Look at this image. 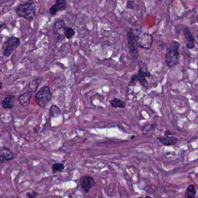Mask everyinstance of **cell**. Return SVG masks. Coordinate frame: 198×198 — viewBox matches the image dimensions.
I'll list each match as a JSON object with an SVG mask.
<instances>
[{
	"label": "cell",
	"instance_id": "6da1fadb",
	"mask_svg": "<svg viewBox=\"0 0 198 198\" xmlns=\"http://www.w3.org/2000/svg\"><path fill=\"white\" fill-rule=\"evenodd\" d=\"M15 12L19 17L33 20L36 14V6L33 2L21 4L16 8Z\"/></svg>",
	"mask_w": 198,
	"mask_h": 198
},
{
	"label": "cell",
	"instance_id": "7a4b0ae2",
	"mask_svg": "<svg viewBox=\"0 0 198 198\" xmlns=\"http://www.w3.org/2000/svg\"><path fill=\"white\" fill-rule=\"evenodd\" d=\"M35 100L40 107H45L53 98V94L50 88L45 86L40 88L34 95Z\"/></svg>",
	"mask_w": 198,
	"mask_h": 198
},
{
	"label": "cell",
	"instance_id": "3957f363",
	"mask_svg": "<svg viewBox=\"0 0 198 198\" xmlns=\"http://www.w3.org/2000/svg\"><path fill=\"white\" fill-rule=\"evenodd\" d=\"M179 44L177 41H174L170 45V47L167 49L165 61L170 68L173 67L179 62Z\"/></svg>",
	"mask_w": 198,
	"mask_h": 198
},
{
	"label": "cell",
	"instance_id": "277c9868",
	"mask_svg": "<svg viewBox=\"0 0 198 198\" xmlns=\"http://www.w3.org/2000/svg\"><path fill=\"white\" fill-rule=\"evenodd\" d=\"M67 26L63 19H58L53 23V36L56 41L61 42L65 39V31Z\"/></svg>",
	"mask_w": 198,
	"mask_h": 198
},
{
	"label": "cell",
	"instance_id": "5b68a950",
	"mask_svg": "<svg viewBox=\"0 0 198 198\" xmlns=\"http://www.w3.org/2000/svg\"><path fill=\"white\" fill-rule=\"evenodd\" d=\"M127 37L131 55L133 58H137L138 56V38L132 30L127 33Z\"/></svg>",
	"mask_w": 198,
	"mask_h": 198
},
{
	"label": "cell",
	"instance_id": "8992f818",
	"mask_svg": "<svg viewBox=\"0 0 198 198\" xmlns=\"http://www.w3.org/2000/svg\"><path fill=\"white\" fill-rule=\"evenodd\" d=\"M5 48L3 52V56L8 57L20 45L19 38L12 36L7 39L4 43Z\"/></svg>",
	"mask_w": 198,
	"mask_h": 198
},
{
	"label": "cell",
	"instance_id": "52a82bcc",
	"mask_svg": "<svg viewBox=\"0 0 198 198\" xmlns=\"http://www.w3.org/2000/svg\"><path fill=\"white\" fill-rule=\"evenodd\" d=\"M80 185L85 193H88L93 187L95 185V181L91 176L83 175L80 181Z\"/></svg>",
	"mask_w": 198,
	"mask_h": 198
},
{
	"label": "cell",
	"instance_id": "ba28073f",
	"mask_svg": "<svg viewBox=\"0 0 198 198\" xmlns=\"http://www.w3.org/2000/svg\"><path fill=\"white\" fill-rule=\"evenodd\" d=\"M17 156V155L12 151L10 148L6 146H1L0 150V161L1 163H2L4 161H10L14 159Z\"/></svg>",
	"mask_w": 198,
	"mask_h": 198
},
{
	"label": "cell",
	"instance_id": "9c48e42d",
	"mask_svg": "<svg viewBox=\"0 0 198 198\" xmlns=\"http://www.w3.org/2000/svg\"><path fill=\"white\" fill-rule=\"evenodd\" d=\"M66 0H56L55 3L49 10V12L51 16H54L59 11H63L66 9Z\"/></svg>",
	"mask_w": 198,
	"mask_h": 198
},
{
	"label": "cell",
	"instance_id": "30bf717a",
	"mask_svg": "<svg viewBox=\"0 0 198 198\" xmlns=\"http://www.w3.org/2000/svg\"><path fill=\"white\" fill-rule=\"evenodd\" d=\"M153 43V37L151 34L144 33L141 37L139 45L141 48L149 49L151 48Z\"/></svg>",
	"mask_w": 198,
	"mask_h": 198
},
{
	"label": "cell",
	"instance_id": "8fae6325",
	"mask_svg": "<svg viewBox=\"0 0 198 198\" xmlns=\"http://www.w3.org/2000/svg\"><path fill=\"white\" fill-rule=\"evenodd\" d=\"M33 91H28L22 94L18 98V101L23 107H27L30 103V100L33 94Z\"/></svg>",
	"mask_w": 198,
	"mask_h": 198
},
{
	"label": "cell",
	"instance_id": "7c38bea8",
	"mask_svg": "<svg viewBox=\"0 0 198 198\" xmlns=\"http://www.w3.org/2000/svg\"><path fill=\"white\" fill-rule=\"evenodd\" d=\"M157 140L165 146L175 145L178 142V139L174 137L166 135L163 137H158Z\"/></svg>",
	"mask_w": 198,
	"mask_h": 198
},
{
	"label": "cell",
	"instance_id": "4fadbf2b",
	"mask_svg": "<svg viewBox=\"0 0 198 198\" xmlns=\"http://www.w3.org/2000/svg\"><path fill=\"white\" fill-rule=\"evenodd\" d=\"M15 96L13 95H8L3 99L2 102V107L5 109H12L14 107V100Z\"/></svg>",
	"mask_w": 198,
	"mask_h": 198
},
{
	"label": "cell",
	"instance_id": "5bb4252c",
	"mask_svg": "<svg viewBox=\"0 0 198 198\" xmlns=\"http://www.w3.org/2000/svg\"><path fill=\"white\" fill-rule=\"evenodd\" d=\"M137 76L138 80L140 82L141 84L144 86V87H146L148 85V82L147 80H146L145 77H147L146 74L145 73L142 69L140 68L138 70V73L137 74Z\"/></svg>",
	"mask_w": 198,
	"mask_h": 198
},
{
	"label": "cell",
	"instance_id": "9a60e30c",
	"mask_svg": "<svg viewBox=\"0 0 198 198\" xmlns=\"http://www.w3.org/2000/svg\"><path fill=\"white\" fill-rule=\"evenodd\" d=\"M156 128L155 124H148L142 127V131L144 134L147 136H152L154 134Z\"/></svg>",
	"mask_w": 198,
	"mask_h": 198
},
{
	"label": "cell",
	"instance_id": "2e32d148",
	"mask_svg": "<svg viewBox=\"0 0 198 198\" xmlns=\"http://www.w3.org/2000/svg\"><path fill=\"white\" fill-rule=\"evenodd\" d=\"M111 105L113 107L115 108H125L126 107V103L123 101L120 100L119 98H115L111 101Z\"/></svg>",
	"mask_w": 198,
	"mask_h": 198
},
{
	"label": "cell",
	"instance_id": "e0dca14e",
	"mask_svg": "<svg viewBox=\"0 0 198 198\" xmlns=\"http://www.w3.org/2000/svg\"><path fill=\"white\" fill-rule=\"evenodd\" d=\"M196 191L193 185H189L187 189V191L185 193V198H194L196 196Z\"/></svg>",
	"mask_w": 198,
	"mask_h": 198
},
{
	"label": "cell",
	"instance_id": "ac0fdd59",
	"mask_svg": "<svg viewBox=\"0 0 198 198\" xmlns=\"http://www.w3.org/2000/svg\"><path fill=\"white\" fill-rule=\"evenodd\" d=\"M49 113L52 117H56L61 114V111L57 105H53L50 107Z\"/></svg>",
	"mask_w": 198,
	"mask_h": 198
},
{
	"label": "cell",
	"instance_id": "d6986e66",
	"mask_svg": "<svg viewBox=\"0 0 198 198\" xmlns=\"http://www.w3.org/2000/svg\"><path fill=\"white\" fill-rule=\"evenodd\" d=\"M65 165L61 163H54L52 166V171L53 174L54 173H60L63 171V170L65 169Z\"/></svg>",
	"mask_w": 198,
	"mask_h": 198
},
{
	"label": "cell",
	"instance_id": "ffe728a7",
	"mask_svg": "<svg viewBox=\"0 0 198 198\" xmlns=\"http://www.w3.org/2000/svg\"><path fill=\"white\" fill-rule=\"evenodd\" d=\"M183 32H184V36L185 37L186 39L188 41V42H191V43L194 42L195 40L193 38V35L191 33V32L188 27H185L183 30Z\"/></svg>",
	"mask_w": 198,
	"mask_h": 198
},
{
	"label": "cell",
	"instance_id": "44dd1931",
	"mask_svg": "<svg viewBox=\"0 0 198 198\" xmlns=\"http://www.w3.org/2000/svg\"><path fill=\"white\" fill-rule=\"evenodd\" d=\"M65 37L68 40L72 39L75 35V30L71 27H67L65 31Z\"/></svg>",
	"mask_w": 198,
	"mask_h": 198
},
{
	"label": "cell",
	"instance_id": "7402d4cb",
	"mask_svg": "<svg viewBox=\"0 0 198 198\" xmlns=\"http://www.w3.org/2000/svg\"><path fill=\"white\" fill-rule=\"evenodd\" d=\"M134 5H135V4L133 1L128 0V1H127V4H126V8L128 9H130V10H133L134 8Z\"/></svg>",
	"mask_w": 198,
	"mask_h": 198
},
{
	"label": "cell",
	"instance_id": "603a6c76",
	"mask_svg": "<svg viewBox=\"0 0 198 198\" xmlns=\"http://www.w3.org/2000/svg\"><path fill=\"white\" fill-rule=\"evenodd\" d=\"M138 81V78H137V74H134L132 76V78H131L130 82V83H129V86H134L136 84V82Z\"/></svg>",
	"mask_w": 198,
	"mask_h": 198
},
{
	"label": "cell",
	"instance_id": "cb8c5ba5",
	"mask_svg": "<svg viewBox=\"0 0 198 198\" xmlns=\"http://www.w3.org/2000/svg\"><path fill=\"white\" fill-rule=\"evenodd\" d=\"M39 195H39V193L36 192L34 191H33L32 192H28V193H27V196L30 198H37V196H39Z\"/></svg>",
	"mask_w": 198,
	"mask_h": 198
},
{
	"label": "cell",
	"instance_id": "d4e9b609",
	"mask_svg": "<svg viewBox=\"0 0 198 198\" xmlns=\"http://www.w3.org/2000/svg\"><path fill=\"white\" fill-rule=\"evenodd\" d=\"M187 47L189 49H193L195 47V45L193 43L189 42L187 44Z\"/></svg>",
	"mask_w": 198,
	"mask_h": 198
},
{
	"label": "cell",
	"instance_id": "484cf974",
	"mask_svg": "<svg viewBox=\"0 0 198 198\" xmlns=\"http://www.w3.org/2000/svg\"><path fill=\"white\" fill-rule=\"evenodd\" d=\"M197 37H198V36H197Z\"/></svg>",
	"mask_w": 198,
	"mask_h": 198
}]
</instances>
